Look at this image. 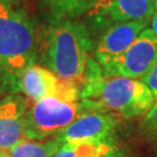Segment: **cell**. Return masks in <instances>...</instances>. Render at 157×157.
<instances>
[{
  "instance_id": "cell-2",
  "label": "cell",
  "mask_w": 157,
  "mask_h": 157,
  "mask_svg": "<svg viewBox=\"0 0 157 157\" xmlns=\"http://www.w3.org/2000/svg\"><path fill=\"white\" fill-rule=\"evenodd\" d=\"M92 41L84 25L59 21L44 30L41 59L57 77L84 84L90 65Z\"/></svg>"
},
{
  "instance_id": "cell-9",
  "label": "cell",
  "mask_w": 157,
  "mask_h": 157,
  "mask_svg": "<svg viewBox=\"0 0 157 157\" xmlns=\"http://www.w3.org/2000/svg\"><path fill=\"white\" fill-rule=\"evenodd\" d=\"M144 28L147 22L141 21L112 25L100 37L95 48V58L101 69L121 56Z\"/></svg>"
},
{
  "instance_id": "cell-14",
  "label": "cell",
  "mask_w": 157,
  "mask_h": 157,
  "mask_svg": "<svg viewBox=\"0 0 157 157\" xmlns=\"http://www.w3.org/2000/svg\"><path fill=\"white\" fill-rule=\"evenodd\" d=\"M144 124L148 128L157 133V101L152 105V107L146 113L144 118Z\"/></svg>"
},
{
  "instance_id": "cell-6",
  "label": "cell",
  "mask_w": 157,
  "mask_h": 157,
  "mask_svg": "<svg viewBox=\"0 0 157 157\" xmlns=\"http://www.w3.org/2000/svg\"><path fill=\"white\" fill-rule=\"evenodd\" d=\"M115 119L111 114L91 112L80 114L59 135V141L77 146L80 143L107 142L115 127Z\"/></svg>"
},
{
  "instance_id": "cell-1",
  "label": "cell",
  "mask_w": 157,
  "mask_h": 157,
  "mask_svg": "<svg viewBox=\"0 0 157 157\" xmlns=\"http://www.w3.org/2000/svg\"><path fill=\"white\" fill-rule=\"evenodd\" d=\"M80 104L86 109L135 118L146 114L155 98L142 80L121 76H105L93 61L80 90Z\"/></svg>"
},
{
  "instance_id": "cell-3",
  "label": "cell",
  "mask_w": 157,
  "mask_h": 157,
  "mask_svg": "<svg viewBox=\"0 0 157 157\" xmlns=\"http://www.w3.org/2000/svg\"><path fill=\"white\" fill-rule=\"evenodd\" d=\"M36 56V32L25 13L11 0H0V69L21 75Z\"/></svg>"
},
{
  "instance_id": "cell-7",
  "label": "cell",
  "mask_w": 157,
  "mask_h": 157,
  "mask_svg": "<svg viewBox=\"0 0 157 157\" xmlns=\"http://www.w3.org/2000/svg\"><path fill=\"white\" fill-rule=\"evenodd\" d=\"M154 14V0H98L89 12L97 22L112 25L132 21L148 23Z\"/></svg>"
},
{
  "instance_id": "cell-12",
  "label": "cell",
  "mask_w": 157,
  "mask_h": 157,
  "mask_svg": "<svg viewBox=\"0 0 157 157\" xmlns=\"http://www.w3.org/2000/svg\"><path fill=\"white\" fill-rule=\"evenodd\" d=\"M62 144L58 137L45 142L25 140L8 150V155L10 157H52Z\"/></svg>"
},
{
  "instance_id": "cell-11",
  "label": "cell",
  "mask_w": 157,
  "mask_h": 157,
  "mask_svg": "<svg viewBox=\"0 0 157 157\" xmlns=\"http://www.w3.org/2000/svg\"><path fill=\"white\" fill-rule=\"evenodd\" d=\"M43 2L51 17L59 22L89 13L98 0H43Z\"/></svg>"
},
{
  "instance_id": "cell-5",
  "label": "cell",
  "mask_w": 157,
  "mask_h": 157,
  "mask_svg": "<svg viewBox=\"0 0 157 157\" xmlns=\"http://www.w3.org/2000/svg\"><path fill=\"white\" fill-rule=\"evenodd\" d=\"M157 61V36L151 28H144L121 56L102 67L105 76L139 79Z\"/></svg>"
},
{
  "instance_id": "cell-19",
  "label": "cell",
  "mask_w": 157,
  "mask_h": 157,
  "mask_svg": "<svg viewBox=\"0 0 157 157\" xmlns=\"http://www.w3.org/2000/svg\"><path fill=\"white\" fill-rule=\"evenodd\" d=\"M112 157H114V155H113V156H112Z\"/></svg>"
},
{
  "instance_id": "cell-18",
  "label": "cell",
  "mask_w": 157,
  "mask_h": 157,
  "mask_svg": "<svg viewBox=\"0 0 157 157\" xmlns=\"http://www.w3.org/2000/svg\"><path fill=\"white\" fill-rule=\"evenodd\" d=\"M154 5H155V10L157 11V0H154Z\"/></svg>"
},
{
  "instance_id": "cell-10",
  "label": "cell",
  "mask_w": 157,
  "mask_h": 157,
  "mask_svg": "<svg viewBox=\"0 0 157 157\" xmlns=\"http://www.w3.org/2000/svg\"><path fill=\"white\" fill-rule=\"evenodd\" d=\"M20 76L21 90L34 102L56 93L58 77L49 69L33 63L26 67Z\"/></svg>"
},
{
  "instance_id": "cell-17",
  "label": "cell",
  "mask_w": 157,
  "mask_h": 157,
  "mask_svg": "<svg viewBox=\"0 0 157 157\" xmlns=\"http://www.w3.org/2000/svg\"><path fill=\"white\" fill-rule=\"evenodd\" d=\"M0 157H10V155L7 152H5V150H1L0 149Z\"/></svg>"
},
{
  "instance_id": "cell-16",
  "label": "cell",
  "mask_w": 157,
  "mask_h": 157,
  "mask_svg": "<svg viewBox=\"0 0 157 157\" xmlns=\"http://www.w3.org/2000/svg\"><path fill=\"white\" fill-rule=\"evenodd\" d=\"M151 29L157 36V12L152 15V17H151Z\"/></svg>"
},
{
  "instance_id": "cell-8",
  "label": "cell",
  "mask_w": 157,
  "mask_h": 157,
  "mask_svg": "<svg viewBox=\"0 0 157 157\" xmlns=\"http://www.w3.org/2000/svg\"><path fill=\"white\" fill-rule=\"evenodd\" d=\"M28 101L19 95H12L0 101V149L11 150L27 140Z\"/></svg>"
},
{
  "instance_id": "cell-15",
  "label": "cell",
  "mask_w": 157,
  "mask_h": 157,
  "mask_svg": "<svg viewBox=\"0 0 157 157\" xmlns=\"http://www.w3.org/2000/svg\"><path fill=\"white\" fill-rule=\"evenodd\" d=\"M52 157H76L75 156V148L72 144L63 143L59 150Z\"/></svg>"
},
{
  "instance_id": "cell-4",
  "label": "cell",
  "mask_w": 157,
  "mask_h": 157,
  "mask_svg": "<svg viewBox=\"0 0 157 157\" xmlns=\"http://www.w3.org/2000/svg\"><path fill=\"white\" fill-rule=\"evenodd\" d=\"M78 101H65L55 95L35 101L27 111V140H43L61 134L82 111Z\"/></svg>"
},
{
  "instance_id": "cell-13",
  "label": "cell",
  "mask_w": 157,
  "mask_h": 157,
  "mask_svg": "<svg viewBox=\"0 0 157 157\" xmlns=\"http://www.w3.org/2000/svg\"><path fill=\"white\" fill-rule=\"evenodd\" d=\"M142 82L148 86L155 98V101H157V61L151 69L142 77Z\"/></svg>"
}]
</instances>
